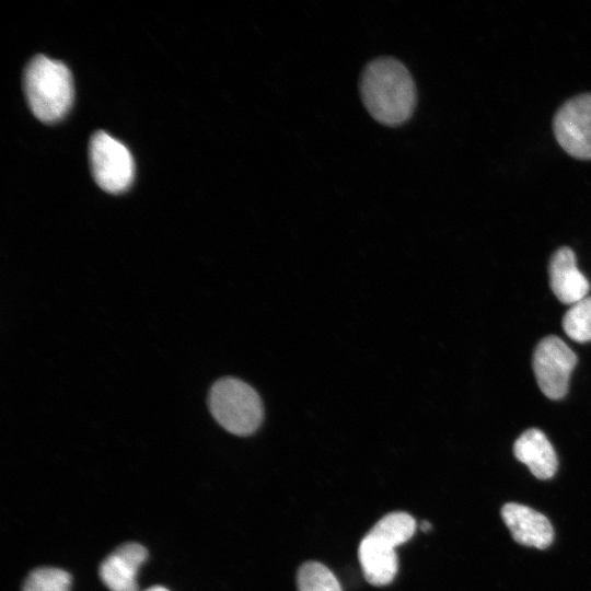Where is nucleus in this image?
<instances>
[{
  "label": "nucleus",
  "instance_id": "obj_1",
  "mask_svg": "<svg viewBox=\"0 0 591 591\" xmlns=\"http://www.w3.org/2000/svg\"><path fill=\"white\" fill-rule=\"evenodd\" d=\"M360 94L369 114L389 127L406 123L417 103L412 74L399 60L392 57L373 59L364 67Z\"/></svg>",
  "mask_w": 591,
  "mask_h": 591
},
{
  "label": "nucleus",
  "instance_id": "obj_2",
  "mask_svg": "<svg viewBox=\"0 0 591 591\" xmlns=\"http://www.w3.org/2000/svg\"><path fill=\"white\" fill-rule=\"evenodd\" d=\"M24 91L33 114L44 123H54L71 107L72 77L62 62L38 55L25 69Z\"/></svg>",
  "mask_w": 591,
  "mask_h": 591
},
{
  "label": "nucleus",
  "instance_id": "obj_3",
  "mask_svg": "<svg viewBox=\"0 0 591 591\" xmlns=\"http://www.w3.org/2000/svg\"><path fill=\"white\" fill-rule=\"evenodd\" d=\"M208 407L222 428L240 437L253 434L264 419V407L258 393L236 378H221L212 384Z\"/></svg>",
  "mask_w": 591,
  "mask_h": 591
},
{
  "label": "nucleus",
  "instance_id": "obj_4",
  "mask_svg": "<svg viewBox=\"0 0 591 591\" xmlns=\"http://www.w3.org/2000/svg\"><path fill=\"white\" fill-rule=\"evenodd\" d=\"M93 176L108 193L126 190L134 178L135 164L128 149L104 131L95 132L90 141Z\"/></svg>",
  "mask_w": 591,
  "mask_h": 591
},
{
  "label": "nucleus",
  "instance_id": "obj_5",
  "mask_svg": "<svg viewBox=\"0 0 591 591\" xmlns=\"http://www.w3.org/2000/svg\"><path fill=\"white\" fill-rule=\"evenodd\" d=\"M577 361L576 354L555 335L544 337L536 345L532 366L537 385L546 397L559 399L566 395Z\"/></svg>",
  "mask_w": 591,
  "mask_h": 591
},
{
  "label": "nucleus",
  "instance_id": "obj_6",
  "mask_svg": "<svg viewBox=\"0 0 591 591\" xmlns=\"http://www.w3.org/2000/svg\"><path fill=\"white\" fill-rule=\"evenodd\" d=\"M557 142L571 157L591 160V93L565 102L553 119Z\"/></svg>",
  "mask_w": 591,
  "mask_h": 591
},
{
  "label": "nucleus",
  "instance_id": "obj_7",
  "mask_svg": "<svg viewBox=\"0 0 591 591\" xmlns=\"http://www.w3.org/2000/svg\"><path fill=\"white\" fill-rule=\"evenodd\" d=\"M500 513L517 543L538 549H545L553 543L552 523L541 512L524 505L508 502L502 506Z\"/></svg>",
  "mask_w": 591,
  "mask_h": 591
},
{
  "label": "nucleus",
  "instance_id": "obj_8",
  "mask_svg": "<svg viewBox=\"0 0 591 591\" xmlns=\"http://www.w3.org/2000/svg\"><path fill=\"white\" fill-rule=\"evenodd\" d=\"M147 557L138 543L120 545L101 564L100 577L111 591H138L137 572Z\"/></svg>",
  "mask_w": 591,
  "mask_h": 591
},
{
  "label": "nucleus",
  "instance_id": "obj_9",
  "mask_svg": "<svg viewBox=\"0 0 591 591\" xmlns=\"http://www.w3.org/2000/svg\"><path fill=\"white\" fill-rule=\"evenodd\" d=\"M549 286L556 298L565 304H575L587 297L590 290L589 280L578 269L576 255L568 246L554 252L551 257Z\"/></svg>",
  "mask_w": 591,
  "mask_h": 591
},
{
  "label": "nucleus",
  "instance_id": "obj_10",
  "mask_svg": "<svg viewBox=\"0 0 591 591\" xmlns=\"http://www.w3.org/2000/svg\"><path fill=\"white\" fill-rule=\"evenodd\" d=\"M513 453L538 479H549L557 471L556 452L545 433L537 428H530L518 437Z\"/></svg>",
  "mask_w": 591,
  "mask_h": 591
},
{
  "label": "nucleus",
  "instance_id": "obj_11",
  "mask_svg": "<svg viewBox=\"0 0 591 591\" xmlns=\"http://www.w3.org/2000/svg\"><path fill=\"white\" fill-rule=\"evenodd\" d=\"M358 556L369 583L385 586L392 582L398 568L394 547L367 533L359 544Z\"/></svg>",
  "mask_w": 591,
  "mask_h": 591
},
{
  "label": "nucleus",
  "instance_id": "obj_12",
  "mask_svg": "<svg viewBox=\"0 0 591 591\" xmlns=\"http://www.w3.org/2000/svg\"><path fill=\"white\" fill-rule=\"evenodd\" d=\"M416 522L406 512H392L380 519L368 532L371 536L397 547L407 542L415 533Z\"/></svg>",
  "mask_w": 591,
  "mask_h": 591
},
{
  "label": "nucleus",
  "instance_id": "obj_13",
  "mask_svg": "<svg viewBox=\"0 0 591 591\" xmlns=\"http://www.w3.org/2000/svg\"><path fill=\"white\" fill-rule=\"evenodd\" d=\"M297 583L299 591H341L334 573L317 561H308L300 567Z\"/></svg>",
  "mask_w": 591,
  "mask_h": 591
},
{
  "label": "nucleus",
  "instance_id": "obj_14",
  "mask_svg": "<svg viewBox=\"0 0 591 591\" xmlns=\"http://www.w3.org/2000/svg\"><path fill=\"white\" fill-rule=\"evenodd\" d=\"M566 335L575 341L591 340V296L572 304L563 317Z\"/></svg>",
  "mask_w": 591,
  "mask_h": 591
},
{
  "label": "nucleus",
  "instance_id": "obj_15",
  "mask_svg": "<svg viewBox=\"0 0 591 591\" xmlns=\"http://www.w3.org/2000/svg\"><path fill=\"white\" fill-rule=\"evenodd\" d=\"M71 576L59 568L40 567L30 572L22 591H69Z\"/></svg>",
  "mask_w": 591,
  "mask_h": 591
},
{
  "label": "nucleus",
  "instance_id": "obj_16",
  "mask_svg": "<svg viewBox=\"0 0 591 591\" xmlns=\"http://www.w3.org/2000/svg\"><path fill=\"white\" fill-rule=\"evenodd\" d=\"M144 591H169V590L162 586H153Z\"/></svg>",
  "mask_w": 591,
  "mask_h": 591
},
{
  "label": "nucleus",
  "instance_id": "obj_17",
  "mask_svg": "<svg viewBox=\"0 0 591 591\" xmlns=\"http://www.w3.org/2000/svg\"><path fill=\"white\" fill-rule=\"evenodd\" d=\"M430 529H431V524H430L429 522L424 521V522L421 523V530H422V531H429Z\"/></svg>",
  "mask_w": 591,
  "mask_h": 591
}]
</instances>
